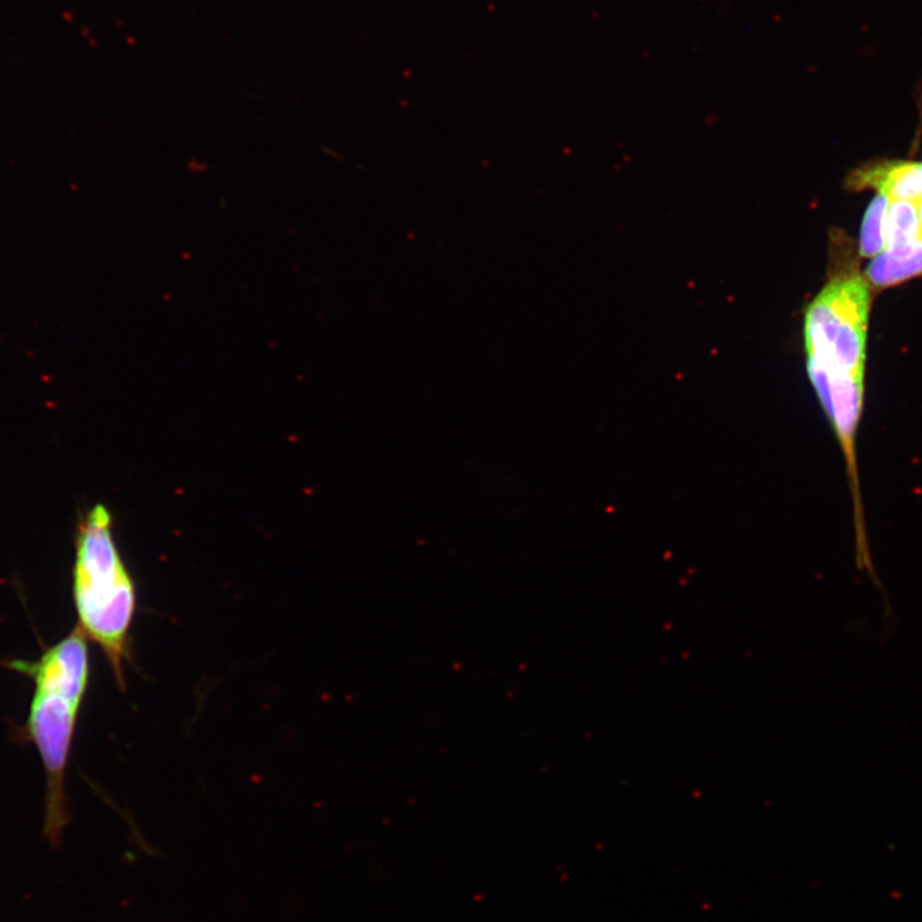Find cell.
I'll return each instance as SVG.
<instances>
[{"mask_svg": "<svg viewBox=\"0 0 922 922\" xmlns=\"http://www.w3.org/2000/svg\"><path fill=\"white\" fill-rule=\"evenodd\" d=\"M916 207H918L920 224H921V228H922V199L916 202Z\"/></svg>", "mask_w": 922, "mask_h": 922, "instance_id": "cell-8", "label": "cell"}, {"mask_svg": "<svg viewBox=\"0 0 922 922\" xmlns=\"http://www.w3.org/2000/svg\"><path fill=\"white\" fill-rule=\"evenodd\" d=\"M922 236L915 202L892 200L885 222V247L909 244Z\"/></svg>", "mask_w": 922, "mask_h": 922, "instance_id": "cell-6", "label": "cell"}, {"mask_svg": "<svg viewBox=\"0 0 922 922\" xmlns=\"http://www.w3.org/2000/svg\"><path fill=\"white\" fill-rule=\"evenodd\" d=\"M922 275V236L909 244L885 247L875 256L866 277L875 287H887Z\"/></svg>", "mask_w": 922, "mask_h": 922, "instance_id": "cell-5", "label": "cell"}, {"mask_svg": "<svg viewBox=\"0 0 922 922\" xmlns=\"http://www.w3.org/2000/svg\"><path fill=\"white\" fill-rule=\"evenodd\" d=\"M73 601L79 627L110 665L117 686L126 689V664L131 659L136 588L112 534V514L92 508L77 534Z\"/></svg>", "mask_w": 922, "mask_h": 922, "instance_id": "cell-3", "label": "cell"}, {"mask_svg": "<svg viewBox=\"0 0 922 922\" xmlns=\"http://www.w3.org/2000/svg\"><path fill=\"white\" fill-rule=\"evenodd\" d=\"M851 189L873 187L891 200L922 199V164L915 161H883L860 167L849 178Z\"/></svg>", "mask_w": 922, "mask_h": 922, "instance_id": "cell-4", "label": "cell"}, {"mask_svg": "<svg viewBox=\"0 0 922 922\" xmlns=\"http://www.w3.org/2000/svg\"><path fill=\"white\" fill-rule=\"evenodd\" d=\"M887 209H890V198L882 193H879L869 205L864 222H862L860 237V254L865 258H875L885 249Z\"/></svg>", "mask_w": 922, "mask_h": 922, "instance_id": "cell-7", "label": "cell"}, {"mask_svg": "<svg viewBox=\"0 0 922 922\" xmlns=\"http://www.w3.org/2000/svg\"><path fill=\"white\" fill-rule=\"evenodd\" d=\"M870 311L867 282L850 275L832 279L804 320L808 381L838 440L853 494L861 492L856 442L865 408Z\"/></svg>", "mask_w": 922, "mask_h": 922, "instance_id": "cell-1", "label": "cell"}, {"mask_svg": "<svg viewBox=\"0 0 922 922\" xmlns=\"http://www.w3.org/2000/svg\"><path fill=\"white\" fill-rule=\"evenodd\" d=\"M88 637L76 627L70 635L37 661H4L6 668L23 674L36 685L23 738L37 746L46 768V822L48 841L58 845L70 823L66 797V772L77 719L90 681Z\"/></svg>", "mask_w": 922, "mask_h": 922, "instance_id": "cell-2", "label": "cell"}]
</instances>
